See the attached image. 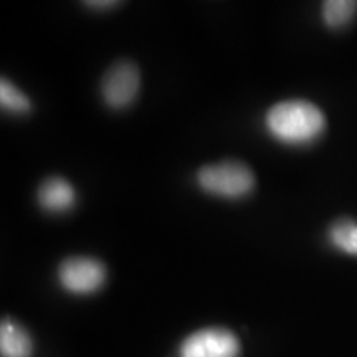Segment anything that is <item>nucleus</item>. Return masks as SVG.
<instances>
[{
    "instance_id": "f257e3e1",
    "label": "nucleus",
    "mask_w": 357,
    "mask_h": 357,
    "mask_svg": "<svg viewBox=\"0 0 357 357\" xmlns=\"http://www.w3.org/2000/svg\"><path fill=\"white\" fill-rule=\"evenodd\" d=\"M265 124L276 141L288 146H307L326 131V116L306 100H287L268 109Z\"/></svg>"
},
{
    "instance_id": "f03ea898",
    "label": "nucleus",
    "mask_w": 357,
    "mask_h": 357,
    "mask_svg": "<svg viewBox=\"0 0 357 357\" xmlns=\"http://www.w3.org/2000/svg\"><path fill=\"white\" fill-rule=\"evenodd\" d=\"M197 184L204 192L215 197L243 199L255 189V176L247 164L225 160L200 169Z\"/></svg>"
},
{
    "instance_id": "7ed1b4c3",
    "label": "nucleus",
    "mask_w": 357,
    "mask_h": 357,
    "mask_svg": "<svg viewBox=\"0 0 357 357\" xmlns=\"http://www.w3.org/2000/svg\"><path fill=\"white\" fill-rule=\"evenodd\" d=\"M141 88V73L129 60H121L106 71L101 82V96L111 109H124L136 100Z\"/></svg>"
},
{
    "instance_id": "20e7f679",
    "label": "nucleus",
    "mask_w": 357,
    "mask_h": 357,
    "mask_svg": "<svg viewBox=\"0 0 357 357\" xmlns=\"http://www.w3.org/2000/svg\"><path fill=\"white\" fill-rule=\"evenodd\" d=\"M58 280L66 291L73 294L96 293L106 281V268L100 260L73 257L58 268Z\"/></svg>"
},
{
    "instance_id": "39448f33",
    "label": "nucleus",
    "mask_w": 357,
    "mask_h": 357,
    "mask_svg": "<svg viewBox=\"0 0 357 357\" xmlns=\"http://www.w3.org/2000/svg\"><path fill=\"white\" fill-rule=\"evenodd\" d=\"M238 339L222 328H208L190 334L178 349V357H238Z\"/></svg>"
},
{
    "instance_id": "423d86ee",
    "label": "nucleus",
    "mask_w": 357,
    "mask_h": 357,
    "mask_svg": "<svg viewBox=\"0 0 357 357\" xmlns=\"http://www.w3.org/2000/svg\"><path fill=\"white\" fill-rule=\"evenodd\" d=\"M38 204L50 213H65L77 204L75 187L63 177H50L40 185L37 194Z\"/></svg>"
},
{
    "instance_id": "0eeeda50",
    "label": "nucleus",
    "mask_w": 357,
    "mask_h": 357,
    "mask_svg": "<svg viewBox=\"0 0 357 357\" xmlns=\"http://www.w3.org/2000/svg\"><path fill=\"white\" fill-rule=\"evenodd\" d=\"M32 337L19 323L3 319L0 324V354L2 357H32Z\"/></svg>"
},
{
    "instance_id": "6e6552de",
    "label": "nucleus",
    "mask_w": 357,
    "mask_h": 357,
    "mask_svg": "<svg viewBox=\"0 0 357 357\" xmlns=\"http://www.w3.org/2000/svg\"><path fill=\"white\" fill-rule=\"evenodd\" d=\"M328 238L334 248L346 255L357 257V222L352 218H339L328 231Z\"/></svg>"
},
{
    "instance_id": "1a4fd4ad",
    "label": "nucleus",
    "mask_w": 357,
    "mask_h": 357,
    "mask_svg": "<svg viewBox=\"0 0 357 357\" xmlns=\"http://www.w3.org/2000/svg\"><path fill=\"white\" fill-rule=\"evenodd\" d=\"M356 13V0H328V2L323 3V20L326 26L333 30L349 25Z\"/></svg>"
},
{
    "instance_id": "9d476101",
    "label": "nucleus",
    "mask_w": 357,
    "mask_h": 357,
    "mask_svg": "<svg viewBox=\"0 0 357 357\" xmlns=\"http://www.w3.org/2000/svg\"><path fill=\"white\" fill-rule=\"evenodd\" d=\"M0 106L12 114H26L32 111V101L10 79H0Z\"/></svg>"
},
{
    "instance_id": "9b49d317",
    "label": "nucleus",
    "mask_w": 357,
    "mask_h": 357,
    "mask_svg": "<svg viewBox=\"0 0 357 357\" xmlns=\"http://www.w3.org/2000/svg\"><path fill=\"white\" fill-rule=\"evenodd\" d=\"M84 6L89 8H98V10H100V8H111L118 6V2H111V0H108V2H91V0H89V2L84 3Z\"/></svg>"
}]
</instances>
